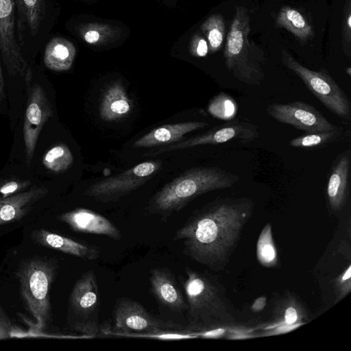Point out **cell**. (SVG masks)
Masks as SVG:
<instances>
[{
    "label": "cell",
    "instance_id": "cell-1",
    "mask_svg": "<svg viewBox=\"0 0 351 351\" xmlns=\"http://www.w3.org/2000/svg\"><path fill=\"white\" fill-rule=\"evenodd\" d=\"M247 197H225L210 203L185 222L175 234L184 252L215 271L223 269L254 210Z\"/></svg>",
    "mask_w": 351,
    "mask_h": 351
},
{
    "label": "cell",
    "instance_id": "cell-2",
    "mask_svg": "<svg viewBox=\"0 0 351 351\" xmlns=\"http://www.w3.org/2000/svg\"><path fill=\"white\" fill-rule=\"evenodd\" d=\"M185 272L182 287L187 303V328L199 332L232 325L234 313L221 285L210 274L190 267Z\"/></svg>",
    "mask_w": 351,
    "mask_h": 351
},
{
    "label": "cell",
    "instance_id": "cell-3",
    "mask_svg": "<svg viewBox=\"0 0 351 351\" xmlns=\"http://www.w3.org/2000/svg\"><path fill=\"white\" fill-rule=\"evenodd\" d=\"M240 178L217 167L192 169L167 184L151 199V214L167 217L204 193L230 188Z\"/></svg>",
    "mask_w": 351,
    "mask_h": 351
},
{
    "label": "cell",
    "instance_id": "cell-4",
    "mask_svg": "<svg viewBox=\"0 0 351 351\" xmlns=\"http://www.w3.org/2000/svg\"><path fill=\"white\" fill-rule=\"evenodd\" d=\"M250 16L242 5L235 14L226 37L223 56L228 71L241 82L258 86L264 80L266 59L263 51L249 39Z\"/></svg>",
    "mask_w": 351,
    "mask_h": 351
},
{
    "label": "cell",
    "instance_id": "cell-5",
    "mask_svg": "<svg viewBox=\"0 0 351 351\" xmlns=\"http://www.w3.org/2000/svg\"><path fill=\"white\" fill-rule=\"evenodd\" d=\"M56 270L53 261L34 258L23 261L16 272L22 296L38 330H44L51 318L49 290Z\"/></svg>",
    "mask_w": 351,
    "mask_h": 351
},
{
    "label": "cell",
    "instance_id": "cell-6",
    "mask_svg": "<svg viewBox=\"0 0 351 351\" xmlns=\"http://www.w3.org/2000/svg\"><path fill=\"white\" fill-rule=\"evenodd\" d=\"M281 60L287 68L303 81L309 91L328 110L339 117L350 121V101L343 90L324 68L318 71L311 70L302 65L285 49L281 51Z\"/></svg>",
    "mask_w": 351,
    "mask_h": 351
},
{
    "label": "cell",
    "instance_id": "cell-7",
    "mask_svg": "<svg viewBox=\"0 0 351 351\" xmlns=\"http://www.w3.org/2000/svg\"><path fill=\"white\" fill-rule=\"evenodd\" d=\"M99 292L97 276L92 269L84 273L75 282L69 299L73 315V328L85 337H93L99 332Z\"/></svg>",
    "mask_w": 351,
    "mask_h": 351
},
{
    "label": "cell",
    "instance_id": "cell-8",
    "mask_svg": "<svg viewBox=\"0 0 351 351\" xmlns=\"http://www.w3.org/2000/svg\"><path fill=\"white\" fill-rule=\"evenodd\" d=\"M182 325L160 319L149 313L143 305L128 298H119L114 306V327L105 335L125 336L128 334H152L164 331L182 330Z\"/></svg>",
    "mask_w": 351,
    "mask_h": 351
},
{
    "label": "cell",
    "instance_id": "cell-9",
    "mask_svg": "<svg viewBox=\"0 0 351 351\" xmlns=\"http://www.w3.org/2000/svg\"><path fill=\"white\" fill-rule=\"evenodd\" d=\"M0 52L10 75L32 81V71L17 40L15 0H0Z\"/></svg>",
    "mask_w": 351,
    "mask_h": 351
},
{
    "label": "cell",
    "instance_id": "cell-10",
    "mask_svg": "<svg viewBox=\"0 0 351 351\" xmlns=\"http://www.w3.org/2000/svg\"><path fill=\"white\" fill-rule=\"evenodd\" d=\"M161 165L160 160L141 162L119 175L93 184L85 194L104 202L117 199L143 185Z\"/></svg>",
    "mask_w": 351,
    "mask_h": 351
},
{
    "label": "cell",
    "instance_id": "cell-11",
    "mask_svg": "<svg viewBox=\"0 0 351 351\" xmlns=\"http://www.w3.org/2000/svg\"><path fill=\"white\" fill-rule=\"evenodd\" d=\"M258 136V127L254 124L245 121H232L217 126L204 134L180 143L169 144L162 147L153 149L145 154V156H154L170 151L204 145L220 144L233 141L247 143L254 141Z\"/></svg>",
    "mask_w": 351,
    "mask_h": 351
},
{
    "label": "cell",
    "instance_id": "cell-12",
    "mask_svg": "<svg viewBox=\"0 0 351 351\" xmlns=\"http://www.w3.org/2000/svg\"><path fill=\"white\" fill-rule=\"evenodd\" d=\"M268 115L277 121L291 125L306 133H315L337 129L313 106L303 101L271 104L266 107Z\"/></svg>",
    "mask_w": 351,
    "mask_h": 351
},
{
    "label": "cell",
    "instance_id": "cell-13",
    "mask_svg": "<svg viewBox=\"0 0 351 351\" xmlns=\"http://www.w3.org/2000/svg\"><path fill=\"white\" fill-rule=\"evenodd\" d=\"M53 116L52 106L43 87L34 84L29 97L23 128L25 160L29 165L34 157L40 132L46 122Z\"/></svg>",
    "mask_w": 351,
    "mask_h": 351
},
{
    "label": "cell",
    "instance_id": "cell-14",
    "mask_svg": "<svg viewBox=\"0 0 351 351\" xmlns=\"http://www.w3.org/2000/svg\"><path fill=\"white\" fill-rule=\"evenodd\" d=\"M59 219L77 232L103 235L117 241L121 239L119 230L113 223L92 210L77 208L62 213Z\"/></svg>",
    "mask_w": 351,
    "mask_h": 351
},
{
    "label": "cell",
    "instance_id": "cell-15",
    "mask_svg": "<svg viewBox=\"0 0 351 351\" xmlns=\"http://www.w3.org/2000/svg\"><path fill=\"white\" fill-rule=\"evenodd\" d=\"M151 291L163 306L174 312L186 311L187 303L174 276L167 269L156 267L150 271Z\"/></svg>",
    "mask_w": 351,
    "mask_h": 351
},
{
    "label": "cell",
    "instance_id": "cell-16",
    "mask_svg": "<svg viewBox=\"0 0 351 351\" xmlns=\"http://www.w3.org/2000/svg\"><path fill=\"white\" fill-rule=\"evenodd\" d=\"M16 30L22 48L27 38L39 33L47 13L45 0H15Z\"/></svg>",
    "mask_w": 351,
    "mask_h": 351
},
{
    "label": "cell",
    "instance_id": "cell-17",
    "mask_svg": "<svg viewBox=\"0 0 351 351\" xmlns=\"http://www.w3.org/2000/svg\"><path fill=\"white\" fill-rule=\"evenodd\" d=\"M351 151L341 153L334 161L328 178L326 195L330 208L333 212L341 210L348 195V178Z\"/></svg>",
    "mask_w": 351,
    "mask_h": 351
},
{
    "label": "cell",
    "instance_id": "cell-18",
    "mask_svg": "<svg viewBox=\"0 0 351 351\" xmlns=\"http://www.w3.org/2000/svg\"><path fill=\"white\" fill-rule=\"evenodd\" d=\"M31 237L35 243L43 246L84 260L94 261L99 256V250L95 245L81 243L44 229L32 231Z\"/></svg>",
    "mask_w": 351,
    "mask_h": 351
},
{
    "label": "cell",
    "instance_id": "cell-19",
    "mask_svg": "<svg viewBox=\"0 0 351 351\" xmlns=\"http://www.w3.org/2000/svg\"><path fill=\"white\" fill-rule=\"evenodd\" d=\"M204 121H186L160 125L136 140V148L167 145L177 142L189 132L206 127Z\"/></svg>",
    "mask_w": 351,
    "mask_h": 351
},
{
    "label": "cell",
    "instance_id": "cell-20",
    "mask_svg": "<svg viewBox=\"0 0 351 351\" xmlns=\"http://www.w3.org/2000/svg\"><path fill=\"white\" fill-rule=\"evenodd\" d=\"M308 313L301 301L287 291L274 302L269 329L278 326H295L298 328L306 323Z\"/></svg>",
    "mask_w": 351,
    "mask_h": 351
},
{
    "label": "cell",
    "instance_id": "cell-21",
    "mask_svg": "<svg viewBox=\"0 0 351 351\" xmlns=\"http://www.w3.org/2000/svg\"><path fill=\"white\" fill-rule=\"evenodd\" d=\"M48 193L47 188L36 186L0 199V226L23 218Z\"/></svg>",
    "mask_w": 351,
    "mask_h": 351
},
{
    "label": "cell",
    "instance_id": "cell-22",
    "mask_svg": "<svg viewBox=\"0 0 351 351\" xmlns=\"http://www.w3.org/2000/svg\"><path fill=\"white\" fill-rule=\"evenodd\" d=\"M132 108V102L123 86L116 82L106 88L103 93L99 115L106 121H114L128 116Z\"/></svg>",
    "mask_w": 351,
    "mask_h": 351
},
{
    "label": "cell",
    "instance_id": "cell-23",
    "mask_svg": "<svg viewBox=\"0 0 351 351\" xmlns=\"http://www.w3.org/2000/svg\"><path fill=\"white\" fill-rule=\"evenodd\" d=\"M75 53V47L71 41L64 38L54 37L45 46L43 62L51 71H66L71 68Z\"/></svg>",
    "mask_w": 351,
    "mask_h": 351
},
{
    "label": "cell",
    "instance_id": "cell-24",
    "mask_svg": "<svg viewBox=\"0 0 351 351\" xmlns=\"http://www.w3.org/2000/svg\"><path fill=\"white\" fill-rule=\"evenodd\" d=\"M276 26L291 32L301 43H305L315 36L313 27L298 10L284 6L279 11Z\"/></svg>",
    "mask_w": 351,
    "mask_h": 351
},
{
    "label": "cell",
    "instance_id": "cell-25",
    "mask_svg": "<svg viewBox=\"0 0 351 351\" xmlns=\"http://www.w3.org/2000/svg\"><path fill=\"white\" fill-rule=\"evenodd\" d=\"M256 257L259 263L267 268L278 265V254L273 238L270 223L261 230L256 243Z\"/></svg>",
    "mask_w": 351,
    "mask_h": 351
},
{
    "label": "cell",
    "instance_id": "cell-26",
    "mask_svg": "<svg viewBox=\"0 0 351 351\" xmlns=\"http://www.w3.org/2000/svg\"><path fill=\"white\" fill-rule=\"evenodd\" d=\"M73 156L65 144H58L51 147L43 156V164L49 170L61 173L73 164Z\"/></svg>",
    "mask_w": 351,
    "mask_h": 351
},
{
    "label": "cell",
    "instance_id": "cell-27",
    "mask_svg": "<svg viewBox=\"0 0 351 351\" xmlns=\"http://www.w3.org/2000/svg\"><path fill=\"white\" fill-rule=\"evenodd\" d=\"M341 135L342 131L338 128L329 131L306 133L291 139L289 144L297 148H317L339 140Z\"/></svg>",
    "mask_w": 351,
    "mask_h": 351
},
{
    "label": "cell",
    "instance_id": "cell-28",
    "mask_svg": "<svg viewBox=\"0 0 351 351\" xmlns=\"http://www.w3.org/2000/svg\"><path fill=\"white\" fill-rule=\"evenodd\" d=\"M222 15L213 14L208 17L201 25L205 34L210 53L221 49L225 38L226 28Z\"/></svg>",
    "mask_w": 351,
    "mask_h": 351
},
{
    "label": "cell",
    "instance_id": "cell-29",
    "mask_svg": "<svg viewBox=\"0 0 351 351\" xmlns=\"http://www.w3.org/2000/svg\"><path fill=\"white\" fill-rule=\"evenodd\" d=\"M80 34L87 43L96 45L112 39L114 32L108 25L94 23L82 27Z\"/></svg>",
    "mask_w": 351,
    "mask_h": 351
},
{
    "label": "cell",
    "instance_id": "cell-30",
    "mask_svg": "<svg viewBox=\"0 0 351 351\" xmlns=\"http://www.w3.org/2000/svg\"><path fill=\"white\" fill-rule=\"evenodd\" d=\"M336 302L341 300L351 291V265L348 267L334 280Z\"/></svg>",
    "mask_w": 351,
    "mask_h": 351
},
{
    "label": "cell",
    "instance_id": "cell-31",
    "mask_svg": "<svg viewBox=\"0 0 351 351\" xmlns=\"http://www.w3.org/2000/svg\"><path fill=\"white\" fill-rule=\"evenodd\" d=\"M29 180L9 179L0 184V199L23 192L30 185Z\"/></svg>",
    "mask_w": 351,
    "mask_h": 351
},
{
    "label": "cell",
    "instance_id": "cell-32",
    "mask_svg": "<svg viewBox=\"0 0 351 351\" xmlns=\"http://www.w3.org/2000/svg\"><path fill=\"white\" fill-rule=\"evenodd\" d=\"M208 51L207 40L199 34L195 35L191 43V53L196 57H204Z\"/></svg>",
    "mask_w": 351,
    "mask_h": 351
},
{
    "label": "cell",
    "instance_id": "cell-33",
    "mask_svg": "<svg viewBox=\"0 0 351 351\" xmlns=\"http://www.w3.org/2000/svg\"><path fill=\"white\" fill-rule=\"evenodd\" d=\"M343 25V37L347 45H350L351 38V8L350 0L348 1Z\"/></svg>",
    "mask_w": 351,
    "mask_h": 351
},
{
    "label": "cell",
    "instance_id": "cell-34",
    "mask_svg": "<svg viewBox=\"0 0 351 351\" xmlns=\"http://www.w3.org/2000/svg\"><path fill=\"white\" fill-rule=\"evenodd\" d=\"M267 303V298L262 295L256 298L251 306V310L254 313H258L263 310Z\"/></svg>",
    "mask_w": 351,
    "mask_h": 351
},
{
    "label": "cell",
    "instance_id": "cell-35",
    "mask_svg": "<svg viewBox=\"0 0 351 351\" xmlns=\"http://www.w3.org/2000/svg\"><path fill=\"white\" fill-rule=\"evenodd\" d=\"M5 98V84L0 61V101Z\"/></svg>",
    "mask_w": 351,
    "mask_h": 351
},
{
    "label": "cell",
    "instance_id": "cell-36",
    "mask_svg": "<svg viewBox=\"0 0 351 351\" xmlns=\"http://www.w3.org/2000/svg\"><path fill=\"white\" fill-rule=\"evenodd\" d=\"M8 337V333L3 326L0 322V339H5Z\"/></svg>",
    "mask_w": 351,
    "mask_h": 351
},
{
    "label": "cell",
    "instance_id": "cell-37",
    "mask_svg": "<svg viewBox=\"0 0 351 351\" xmlns=\"http://www.w3.org/2000/svg\"><path fill=\"white\" fill-rule=\"evenodd\" d=\"M351 68L350 67H348L347 69H346V72L348 73V74L350 76L351 75Z\"/></svg>",
    "mask_w": 351,
    "mask_h": 351
}]
</instances>
